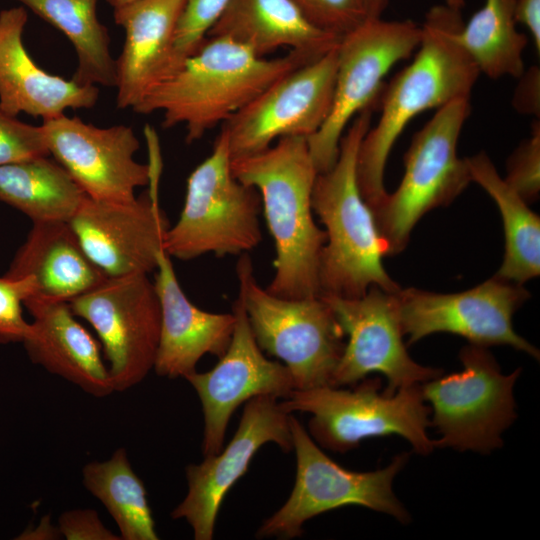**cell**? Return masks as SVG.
I'll return each mask as SVG.
<instances>
[{
    "mask_svg": "<svg viewBox=\"0 0 540 540\" xmlns=\"http://www.w3.org/2000/svg\"><path fill=\"white\" fill-rule=\"evenodd\" d=\"M463 6L464 0H445L427 12L417 54L381 91V115L363 137L356 162L359 190L371 210L387 195L386 162L406 125L426 110L470 99L480 73L458 39Z\"/></svg>",
    "mask_w": 540,
    "mask_h": 540,
    "instance_id": "1",
    "label": "cell"
},
{
    "mask_svg": "<svg viewBox=\"0 0 540 540\" xmlns=\"http://www.w3.org/2000/svg\"><path fill=\"white\" fill-rule=\"evenodd\" d=\"M231 171L259 192L274 240L275 274L266 291L285 299L319 296V263L326 233L313 218L311 196L318 172L307 138L282 137L261 152L232 159Z\"/></svg>",
    "mask_w": 540,
    "mask_h": 540,
    "instance_id": "2",
    "label": "cell"
},
{
    "mask_svg": "<svg viewBox=\"0 0 540 540\" xmlns=\"http://www.w3.org/2000/svg\"><path fill=\"white\" fill-rule=\"evenodd\" d=\"M304 57H260L227 37H206L193 54L132 108L161 112L162 126L183 125L187 143L224 124L280 77L306 64Z\"/></svg>",
    "mask_w": 540,
    "mask_h": 540,
    "instance_id": "3",
    "label": "cell"
},
{
    "mask_svg": "<svg viewBox=\"0 0 540 540\" xmlns=\"http://www.w3.org/2000/svg\"><path fill=\"white\" fill-rule=\"evenodd\" d=\"M373 109L365 108L350 122L335 164L318 173L313 185L312 209L326 233L319 263L320 295L357 298L371 286L390 293L401 289L382 264L386 246L357 183L358 149L371 127Z\"/></svg>",
    "mask_w": 540,
    "mask_h": 540,
    "instance_id": "4",
    "label": "cell"
},
{
    "mask_svg": "<svg viewBox=\"0 0 540 540\" xmlns=\"http://www.w3.org/2000/svg\"><path fill=\"white\" fill-rule=\"evenodd\" d=\"M292 414L309 413V435L321 447L344 453L371 437L399 435L414 451L430 454L435 446L427 434L430 408L421 384L400 388L393 394L381 391L380 378H364L351 389L320 386L294 389L280 401Z\"/></svg>",
    "mask_w": 540,
    "mask_h": 540,
    "instance_id": "5",
    "label": "cell"
},
{
    "mask_svg": "<svg viewBox=\"0 0 540 540\" xmlns=\"http://www.w3.org/2000/svg\"><path fill=\"white\" fill-rule=\"evenodd\" d=\"M238 296L262 351L289 369L295 389L331 386L345 347V334L327 302L319 295L285 299L262 288L248 253L236 265Z\"/></svg>",
    "mask_w": 540,
    "mask_h": 540,
    "instance_id": "6",
    "label": "cell"
},
{
    "mask_svg": "<svg viewBox=\"0 0 540 540\" xmlns=\"http://www.w3.org/2000/svg\"><path fill=\"white\" fill-rule=\"evenodd\" d=\"M470 112V99L449 102L413 136L401 183L371 210L386 256L401 253L420 218L449 205L472 182L466 158L457 154Z\"/></svg>",
    "mask_w": 540,
    "mask_h": 540,
    "instance_id": "7",
    "label": "cell"
},
{
    "mask_svg": "<svg viewBox=\"0 0 540 540\" xmlns=\"http://www.w3.org/2000/svg\"><path fill=\"white\" fill-rule=\"evenodd\" d=\"M259 192L234 177L226 136L220 132L212 153L189 175L179 219L167 231L170 257L191 260L212 253L241 255L262 240Z\"/></svg>",
    "mask_w": 540,
    "mask_h": 540,
    "instance_id": "8",
    "label": "cell"
},
{
    "mask_svg": "<svg viewBox=\"0 0 540 540\" xmlns=\"http://www.w3.org/2000/svg\"><path fill=\"white\" fill-rule=\"evenodd\" d=\"M290 424L295 483L287 501L260 525L258 538L299 537L311 518L350 505L388 514L404 524L410 521L409 512L393 491V481L406 465L408 453L396 455L382 469L351 471L329 458L293 415Z\"/></svg>",
    "mask_w": 540,
    "mask_h": 540,
    "instance_id": "9",
    "label": "cell"
},
{
    "mask_svg": "<svg viewBox=\"0 0 540 540\" xmlns=\"http://www.w3.org/2000/svg\"><path fill=\"white\" fill-rule=\"evenodd\" d=\"M459 358L462 371L421 384L431 426L441 435L433 443L489 454L502 447V434L517 417L513 389L521 368L505 375L486 347L473 344L464 346Z\"/></svg>",
    "mask_w": 540,
    "mask_h": 540,
    "instance_id": "10",
    "label": "cell"
},
{
    "mask_svg": "<svg viewBox=\"0 0 540 540\" xmlns=\"http://www.w3.org/2000/svg\"><path fill=\"white\" fill-rule=\"evenodd\" d=\"M421 26L411 20L368 19L344 35L337 48L333 104L322 127L307 138L318 173L336 162L347 126L362 110L375 106L383 79L418 48Z\"/></svg>",
    "mask_w": 540,
    "mask_h": 540,
    "instance_id": "11",
    "label": "cell"
},
{
    "mask_svg": "<svg viewBox=\"0 0 540 540\" xmlns=\"http://www.w3.org/2000/svg\"><path fill=\"white\" fill-rule=\"evenodd\" d=\"M69 305L97 333L114 391L142 382L154 368L161 327L159 299L148 274L106 277Z\"/></svg>",
    "mask_w": 540,
    "mask_h": 540,
    "instance_id": "12",
    "label": "cell"
},
{
    "mask_svg": "<svg viewBox=\"0 0 540 540\" xmlns=\"http://www.w3.org/2000/svg\"><path fill=\"white\" fill-rule=\"evenodd\" d=\"M400 324L408 344L437 332L466 338L482 347L509 345L539 359V350L513 328L514 313L530 293L520 284L497 276L459 293H434L416 288L394 293Z\"/></svg>",
    "mask_w": 540,
    "mask_h": 540,
    "instance_id": "13",
    "label": "cell"
},
{
    "mask_svg": "<svg viewBox=\"0 0 540 540\" xmlns=\"http://www.w3.org/2000/svg\"><path fill=\"white\" fill-rule=\"evenodd\" d=\"M337 48L280 77L221 125L231 160L282 137L308 138L322 127L333 104Z\"/></svg>",
    "mask_w": 540,
    "mask_h": 540,
    "instance_id": "14",
    "label": "cell"
},
{
    "mask_svg": "<svg viewBox=\"0 0 540 540\" xmlns=\"http://www.w3.org/2000/svg\"><path fill=\"white\" fill-rule=\"evenodd\" d=\"M320 296L331 307L347 338L331 386H353L378 372L387 378L383 391L393 394L442 375V369L423 366L408 354L394 293L371 286L357 298Z\"/></svg>",
    "mask_w": 540,
    "mask_h": 540,
    "instance_id": "15",
    "label": "cell"
},
{
    "mask_svg": "<svg viewBox=\"0 0 540 540\" xmlns=\"http://www.w3.org/2000/svg\"><path fill=\"white\" fill-rule=\"evenodd\" d=\"M151 164L149 191L125 202L86 195L68 221L87 256L107 277L149 274L157 267L171 225L158 201V153Z\"/></svg>",
    "mask_w": 540,
    "mask_h": 540,
    "instance_id": "16",
    "label": "cell"
},
{
    "mask_svg": "<svg viewBox=\"0 0 540 540\" xmlns=\"http://www.w3.org/2000/svg\"><path fill=\"white\" fill-rule=\"evenodd\" d=\"M291 415L276 397L264 395L248 400L227 446L215 455L205 456L201 463L186 467L187 494L171 517L184 519L194 539L211 540L226 494L247 472L256 452L269 442L284 452L293 449Z\"/></svg>",
    "mask_w": 540,
    "mask_h": 540,
    "instance_id": "17",
    "label": "cell"
},
{
    "mask_svg": "<svg viewBox=\"0 0 540 540\" xmlns=\"http://www.w3.org/2000/svg\"><path fill=\"white\" fill-rule=\"evenodd\" d=\"M232 310L236 321L226 352L211 370L185 377L202 405L204 457L223 448L229 420L242 403L264 395L286 399L295 389L289 369L264 356L239 296Z\"/></svg>",
    "mask_w": 540,
    "mask_h": 540,
    "instance_id": "18",
    "label": "cell"
},
{
    "mask_svg": "<svg viewBox=\"0 0 540 540\" xmlns=\"http://www.w3.org/2000/svg\"><path fill=\"white\" fill-rule=\"evenodd\" d=\"M41 127L50 156L87 196L125 202L136 197L138 187L149 185L152 164L135 160L140 143L132 127L101 128L65 113L43 120Z\"/></svg>",
    "mask_w": 540,
    "mask_h": 540,
    "instance_id": "19",
    "label": "cell"
},
{
    "mask_svg": "<svg viewBox=\"0 0 540 540\" xmlns=\"http://www.w3.org/2000/svg\"><path fill=\"white\" fill-rule=\"evenodd\" d=\"M27 21L23 6L0 11V111L47 120L67 109L93 108L99 98L97 86L50 74L30 57L23 43Z\"/></svg>",
    "mask_w": 540,
    "mask_h": 540,
    "instance_id": "20",
    "label": "cell"
},
{
    "mask_svg": "<svg viewBox=\"0 0 540 540\" xmlns=\"http://www.w3.org/2000/svg\"><path fill=\"white\" fill-rule=\"evenodd\" d=\"M154 287L161 312L160 338L154 371L158 376L185 378L196 371L205 354L220 358L227 350L234 313H211L195 306L182 290L171 257L158 255Z\"/></svg>",
    "mask_w": 540,
    "mask_h": 540,
    "instance_id": "21",
    "label": "cell"
},
{
    "mask_svg": "<svg viewBox=\"0 0 540 540\" xmlns=\"http://www.w3.org/2000/svg\"><path fill=\"white\" fill-rule=\"evenodd\" d=\"M184 6L185 0H137L113 9L125 31L115 59L118 109H132L174 71V37Z\"/></svg>",
    "mask_w": 540,
    "mask_h": 540,
    "instance_id": "22",
    "label": "cell"
},
{
    "mask_svg": "<svg viewBox=\"0 0 540 540\" xmlns=\"http://www.w3.org/2000/svg\"><path fill=\"white\" fill-rule=\"evenodd\" d=\"M23 305L33 318L22 342L33 363L92 396L115 392L101 345L76 319L69 302L30 295Z\"/></svg>",
    "mask_w": 540,
    "mask_h": 540,
    "instance_id": "23",
    "label": "cell"
},
{
    "mask_svg": "<svg viewBox=\"0 0 540 540\" xmlns=\"http://www.w3.org/2000/svg\"><path fill=\"white\" fill-rule=\"evenodd\" d=\"M207 37L230 38L260 57L288 48L308 61L342 38L312 25L290 0H230Z\"/></svg>",
    "mask_w": 540,
    "mask_h": 540,
    "instance_id": "24",
    "label": "cell"
},
{
    "mask_svg": "<svg viewBox=\"0 0 540 540\" xmlns=\"http://www.w3.org/2000/svg\"><path fill=\"white\" fill-rule=\"evenodd\" d=\"M5 276L30 277L35 293L70 302L107 276L90 260L68 221L33 222Z\"/></svg>",
    "mask_w": 540,
    "mask_h": 540,
    "instance_id": "25",
    "label": "cell"
},
{
    "mask_svg": "<svg viewBox=\"0 0 540 540\" xmlns=\"http://www.w3.org/2000/svg\"><path fill=\"white\" fill-rule=\"evenodd\" d=\"M472 182L497 204L504 226L503 262L495 276L522 285L540 273V218L500 176L485 152L466 158Z\"/></svg>",
    "mask_w": 540,
    "mask_h": 540,
    "instance_id": "26",
    "label": "cell"
},
{
    "mask_svg": "<svg viewBox=\"0 0 540 540\" xmlns=\"http://www.w3.org/2000/svg\"><path fill=\"white\" fill-rule=\"evenodd\" d=\"M85 196L66 169L49 156L0 166V202L32 222L69 221Z\"/></svg>",
    "mask_w": 540,
    "mask_h": 540,
    "instance_id": "27",
    "label": "cell"
},
{
    "mask_svg": "<svg viewBox=\"0 0 540 540\" xmlns=\"http://www.w3.org/2000/svg\"><path fill=\"white\" fill-rule=\"evenodd\" d=\"M61 31L72 44L81 85L115 87L116 67L107 27L97 17L98 0H15Z\"/></svg>",
    "mask_w": 540,
    "mask_h": 540,
    "instance_id": "28",
    "label": "cell"
},
{
    "mask_svg": "<svg viewBox=\"0 0 540 540\" xmlns=\"http://www.w3.org/2000/svg\"><path fill=\"white\" fill-rule=\"evenodd\" d=\"M82 482L111 515L121 540L159 539L144 483L125 448L115 450L108 460L85 464Z\"/></svg>",
    "mask_w": 540,
    "mask_h": 540,
    "instance_id": "29",
    "label": "cell"
},
{
    "mask_svg": "<svg viewBox=\"0 0 540 540\" xmlns=\"http://www.w3.org/2000/svg\"><path fill=\"white\" fill-rule=\"evenodd\" d=\"M516 25L515 0H485L463 24L458 39L479 73L492 79L523 74L528 38Z\"/></svg>",
    "mask_w": 540,
    "mask_h": 540,
    "instance_id": "30",
    "label": "cell"
},
{
    "mask_svg": "<svg viewBox=\"0 0 540 540\" xmlns=\"http://www.w3.org/2000/svg\"><path fill=\"white\" fill-rule=\"evenodd\" d=\"M229 2L230 0H185L174 37V71L185 58L199 49Z\"/></svg>",
    "mask_w": 540,
    "mask_h": 540,
    "instance_id": "31",
    "label": "cell"
},
{
    "mask_svg": "<svg viewBox=\"0 0 540 540\" xmlns=\"http://www.w3.org/2000/svg\"><path fill=\"white\" fill-rule=\"evenodd\" d=\"M315 27L343 37L368 20L362 0H290Z\"/></svg>",
    "mask_w": 540,
    "mask_h": 540,
    "instance_id": "32",
    "label": "cell"
},
{
    "mask_svg": "<svg viewBox=\"0 0 540 540\" xmlns=\"http://www.w3.org/2000/svg\"><path fill=\"white\" fill-rule=\"evenodd\" d=\"M505 182L527 203L540 193V123L534 121L528 139L522 141L507 162Z\"/></svg>",
    "mask_w": 540,
    "mask_h": 540,
    "instance_id": "33",
    "label": "cell"
},
{
    "mask_svg": "<svg viewBox=\"0 0 540 540\" xmlns=\"http://www.w3.org/2000/svg\"><path fill=\"white\" fill-rule=\"evenodd\" d=\"M34 293L35 283L30 277H0V344L24 341L30 322L24 319L22 305Z\"/></svg>",
    "mask_w": 540,
    "mask_h": 540,
    "instance_id": "34",
    "label": "cell"
},
{
    "mask_svg": "<svg viewBox=\"0 0 540 540\" xmlns=\"http://www.w3.org/2000/svg\"><path fill=\"white\" fill-rule=\"evenodd\" d=\"M50 156L41 125L22 122L0 111V166Z\"/></svg>",
    "mask_w": 540,
    "mask_h": 540,
    "instance_id": "35",
    "label": "cell"
},
{
    "mask_svg": "<svg viewBox=\"0 0 540 540\" xmlns=\"http://www.w3.org/2000/svg\"><path fill=\"white\" fill-rule=\"evenodd\" d=\"M57 526L66 540H121L103 524L93 509L65 511L59 516Z\"/></svg>",
    "mask_w": 540,
    "mask_h": 540,
    "instance_id": "36",
    "label": "cell"
},
{
    "mask_svg": "<svg viewBox=\"0 0 540 540\" xmlns=\"http://www.w3.org/2000/svg\"><path fill=\"white\" fill-rule=\"evenodd\" d=\"M520 81L513 96L514 108L522 114H540V71L531 67L519 77Z\"/></svg>",
    "mask_w": 540,
    "mask_h": 540,
    "instance_id": "37",
    "label": "cell"
},
{
    "mask_svg": "<svg viewBox=\"0 0 540 540\" xmlns=\"http://www.w3.org/2000/svg\"><path fill=\"white\" fill-rule=\"evenodd\" d=\"M516 22L530 33L537 53L540 52V0H515Z\"/></svg>",
    "mask_w": 540,
    "mask_h": 540,
    "instance_id": "38",
    "label": "cell"
},
{
    "mask_svg": "<svg viewBox=\"0 0 540 540\" xmlns=\"http://www.w3.org/2000/svg\"><path fill=\"white\" fill-rule=\"evenodd\" d=\"M62 538L58 526H54L48 516L41 519L34 528L26 529L18 539L28 540H55Z\"/></svg>",
    "mask_w": 540,
    "mask_h": 540,
    "instance_id": "39",
    "label": "cell"
},
{
    "mask_svg": "<svg viewBox=\"0 0 540 540\" xmlns=\"http://www.w3.org/2000/svg\"><path fill=\"white\" fill-rule=\"evenodd\" d=\"M367 19L381 18L389 0H362Z\"/></svg>",
    "mask_w": 540,
    "mask_h": 540,
    "instance_id": "40",
    "label": "cell"
},
{
    "mask_svg": "<svg viewBox=\"0 0 540 540\" xmlns=\"http://www.w3.org/2000/svg\"><path fill=\"white\" fill-rule=\"evenodd\" d=\"M137 0H106V2L113 7V9L128 5Z\"/></svg>",
    "mask_w": 540,
    "mask_h": 540,
    "instance_id": "41",
    "label": "cell"
}]
</instances>
